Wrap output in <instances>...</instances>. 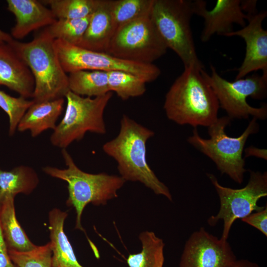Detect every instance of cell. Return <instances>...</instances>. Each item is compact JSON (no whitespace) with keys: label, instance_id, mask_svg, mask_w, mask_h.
<instances>
[{"label":"cell","instance_id":"6","mask_svg":"<svg viewBox=\"0 0 267 267\" xmlns=\"http://www.w3.org/2000/svg\"><path fill=\"white\" fill-rule=\"evenodd\" d=\"M193 15V0H154L150 16L167 48L178 55L184 67L203 68L191 28Z\"/></svg>","mask_w":267,"mask_h":267},{"label":"cell","instance_id":"11","mask_svg":"<svg viewBox=\"0 0 267 267\" xmlns=\"http://www.w3.org/2000/svg\"><path fill=\"white\" fill-rule=\"evenodd\" d=\"M54 45L61 63L67 73L80 70L108 72L121 71L133 74L149 83L156 80L160 69L153 64H145L118 58L107 53L88 50L54 39Z\"/></svg>","mask_w":267,"mask_h":267},{"label":"cell","instance_id":"34","mask_svg":"<svg viewBox=\"0 0 267 267\" xmlns=\"http://www.w3.org/2000/svg\"><path fill=\"white\" fill-rule=\"evenodd\" d=\"M227 267H260L257 263L248 260H235Z\"/></svg>","mask_w":267,"mask_h":267},{"label":"cell","instance_id":"1","mask_svg":"<svg viewBox=\"0 0 267 267\" xmlns=\"http://www.w3.org/2000/svg\"><path fill=\"white\" fill-rule=\"evenodd\" d=\"M154 135L150 129L126 115L120 121L119 134L102 146V150L117 163L121 176L126 181H138L172 201L169 188L156 176L146 160V142Z\"/></svg>","mask_w":267,"mask_h":267},{"label":"cell","instance_id":"15","mask_svg":"<svg viewBox=\"0 0 267 267\" xmlns=\"http://www.w3.org/2000/svg\"><path fill=\"white\" fill-rule=\"evenodd\" d=\"M0 86L27 99L32 97L35 81L27 64L7 43H0Z\"/></svg>","mask_w":267,"mask_h":267},{"label":"cell","instance_id":"22","mask_svg":"<svg viewBox=\"0 0 267 267\" xmlns=\"http://www.w3.org/2000/svg\"><path fill=\"white\" fill-rule=\"evenodd\" d=\"M138 238L141 250L128 256L126 262L129 267H163L165 244L163 240L150 231L141 232Z\"/></svg>","mask_w":267,"mask_h":267},{"label":"cell","instance_id":"23","mask_svg":"<svg viewBox=\"0 0 267 267\" xmlns=\"http://www.w3.org/2000/svg\"><path fill=\"white\" fill-rule=\"evenodd\" d=\"M69 74V89L75 94L91 97L101 96L110 91L106 72L80 70Z\"/></svg>","mask_w":267,"mask_h":267},{"label":"cell","instance_id":"2","mask_svg":"<svg viewBox=\"0 0 267 267\" xmlns=\"http://www.w3.org/2000/svg\"><path fill=\"white\" fill-rule=\"evenodd\" d=\"M203 68L184 67L165 96L167 118L180 125L209 127L218 118L220 105L212 88L202 76Z\"/></svg>","mask_w":267,"mask_h":267},{"label":"cell","instance_id":"8","mask_svg":"<svg viewBox=\"0 0 267 267\" xmlns=\"http://www.w3.org/2000/svg\"><path fill=\"white\" fill-rule=\"evenodd\" d=\"M211 74L204 69L201 73L214 91L220 107L223 109L227 116L232 119H247L250 116L257 120L267 117V105L254 107L247 102V98L263 99L267 95V71L262 75L256 74L247 77L229 82L222 78L215 67L211 65Z\"/></svg>","mask_w":267,"mask_h":267},{"label":"cell","instance_id":"13","mask_svg":"<svg viewBox=\"0 0 267 267\" xmlns=\"http://www.w3.org/2000/svg\"><path fill=\"white\" fill-rule=\"evenodd\" d=\"M240 2L241 0H217L214 7L208 10L205 1L193 0L194 14L204 20L200 36L202 42H208L215 34L225 36L233 31V24L246 26L248 17L242 11Z\"/></svg>","mask_w":267,"mask_h":267},{"label":"cell","instance_id":"3","mask_svg":"<svg viewBox=\"0 0 267 267\" xmlns=\"http://www.w3.org/2000/svg\"><path fill=\"white\" fill-rule=\"evenodd\" d=\"M47 28L29 42L8 43L29 68L35 81L34 102L64 98L68 91V75L63 70Z\"/></svg>","mask_w":267,"mask_h":267},{"label":"cell","instance_id":"33","mask_svg":"<svg viewBox=\"0 0 267 267\" xmlns=\"http://www.w3.org/2000/svg\"><path fill=\"white\" fill-rule=\"evenodd\" d=\"M245 157L244 158L249 156H253L265 160L267 159V150L265 149H260L251 146L244 149Z\"/></svg>","mask_w":267,"mask_h":267},{"label":"cell","instance_id":"9","mask_svg":"<svg viewBox=\"0 0 267 267\" xmlns=\"http://www.w3.org/2000/svg\"><path fill=\"white\" fill-rule=\"evenodd\" d=\"M167 49L149 15L118 28L105 53L125 60L153 64Z\"/></svg>","mask_w":267,"mask_h":267},{"label":"cell","instance_id":"32","mask_svg":"<svg viewBox=\"0 0 267 267\" xmlns=\"http://www.w3.org/2000/svg\"><path fill=\"white\" fill-rule=\"evenodd\" d=\"M257 1L255 0H241L240 5L242 11L246 12L248 20L258 12L256 9Z\"/></svg>","mask_w":267,"mask_h":267},{"label":"cell","instance_id":"16","mask_svg":"<svg viewBox=\"0 0 267 267\" xmlns=\"http://www.w3.org/2000/svg\"><path fill=\"white\" fill-rule=\"evenodd\" d=\"M7 9L15 17L16 23L10 35L15 40H21L31 32L56 20L50 9L37 0H7Z\"/></svg>","mask_w":267,"mask_h":267},{"label":"cell","instance_id":"10","mask_svg":"<svg viewBox=\"0 0 267 267\" xmlns=\"http://www.w3.org/2000/svg\"><path fill=\"white\" fill-rule=\"evenodd\" d=\"M207 176L214 185L220 201L218 214L208 220L209 225L214 226L220 220L223 222L221 238L227 240L230 228L236 220L244 218L253 212L263 209L258 202L267 196V173L251 171L246 185L234 189L221 185L216 177L211 174Z\"/></svg>","mask_w":267,"mask_h":267},{"label":"cell","instance_id":"12","mask_svg":"<svg viewBox=\"0 0 267 267\" xmlns=\"http://www.w3.org/2000/svg\"><path fill=\"white\" fill-rule=\"evenodd\" d=\"M235 260L227 240L218 238L201 227L186 241L179 267H227Z\"/></svg>","mask_w":267,"mask_h":267},{"label":"cell","instance_id":"27","mask_svg":"<svg viewBox=\"0 0 267 267\" xmlns=\"http://www.w3.org/2000/svg\"><path fill=\"white\" fill-rule=\"evenodd\" d=\"M90 16L80 19H56L46 28L54 39L78 45L89 25Z\"/></svg>","mask_w":267,"mask_h":267},{"label":"cell","instance_id":"26","mask_svg":"<svg viewBox=\"0 0 267 267\" xmlns=\"http://www.w3.org/2000/svg\"><path fill=\"white\" fill-rule=\"evenodd\" d=\"M56 19L83 18L92 14L99 0H44Z\"/></svg>","mask_w":267,"mask_h":267},{"label":"cell","instance_id":"20","mask_svg":"<svg viewBox=\"0 0 267 267\" xmlns=\"http://www.w3.org/2000/svg\"><path fill=\"white\" fill-rule=\"evenodd\" d=\"M14 198L7 196L0 204V222L2 234L8 250L29 251L37 245L31 242L16 219Z\"/></svg>","mask_w":267,"mask_h":267},{"label":"cell","instance_id":"29","mask_svg":"<svg viewBox=\"0 0 267 267\" xmlns=\"http://www.w3.org/2000/svg\"><path fill=\"white\" fill-rule=\"evenodd\" d=\"M34 103L33 100L13 97L0 89V108L8 117L9 136L14 134L22 117Z\"/></svg>","mask_w":267,"mask_h":267},{"label":"cell","instance_id":"28","mask_svg":"<svg viewBox=\"0 0 267 267\" xmlns=\"http://www.w3.org/2000/svg\"><path fill=\"white\" fill-rule=\"evenodd\" d=\"M8 251L10 259L18 267H51L52 250L49 242L29 251Z\"/></svg>","mask_w":267,"mask_h":267},{"label":"cell","instance_id":"17","mask_svg":"<svg viewBox=\"0 0 267 267\" xmlns=\"http://www.w3.org/2000/svg\"><path fill=\"white\" fill-rule=\"evenodd\" d=\"M111 0H99L77 46L90 50L106 52L115 31L111 15Z\"/></svg>","mask_w":267,"mask_h":267},{"label":"cell","instance_id":"21","mask_svg":"<svg viewBox=\"0 0 267 267\" xmlns=\"http://www.w3.org/2000/svg\"><path fill=\"white\" fill-rule=\"evenodd\" d=\"M39 183L38 174L30 166L19 165L9 171L0 168V205L7 196L30 194Z\"/></svg>","mask_w":267,"mask_h":267},{"label":"cell","instance_id":"4","mask_svg":"<svg viewBox=\"0 0 267 267\" xmlns=\"http://www.w3.org/2000/svg\"><path fill=\"white\" fill-rule=\"evenodd\" d=\"M61 154L66 168L47 166L44 167L43 171L46 175L67 183L68 197L66 204L75 210V229L85 232L81 220L87 205L89 203L95 206L106 205L109 200L118 197V191L126 181L117 175L84 172L76 165L66 149H61Z\"/></svg>","mask_w":267,"mask_h":267},{"label":"cell","instance_id":"25","mask_svg":"<svg viewBox=\"0 0 267 267\" xmlns=\"http://www.w3.org/2000/svg\"><path fill=\"white\" fill-rule=\"evenodd\" d=\"M107 73L110 91L123 100L140 96L146 91L145 81L133 74L121 71Z\"/></svg>","mask_w":267,"mask_h":267},{"label":"cell","instance_id":"5","mask_svg":"<svg viewBox=\"0 0 267 267\" xmlns=\"http://www.w3.org/2000/svg\"><path fill=\"white\" fill-rule=\"evenodd\" d=\"M230 120L227 116L218 118L208 127L209 139L201 137L196 128H194L187 141L210 158L222 174L227 175L235 182L241 184L246 172L242 156L244 146L249 136L258 132L259 126L257 119L253 117L240 136L231 137L225 132Z\"/></svg>","mask_w":267,"mask_h":267},{"label":"cell","instance_id":"35","mask_svg":"<svg viewBox=\"0 0 267 267\" xmlns=\"http://www.w3.org/2000/svg\"><path fill=\"white\" fill-rule=\"evenodd\" d=\"M13 40L10 34L0 29V43H9Z\"/></svg>","mask_w":267,"mask_h":267},{"label":"cell","instance_id":"31","mask_svg":"<svg viewBox=\"0 0 267 267\" xmlns=\"http://www.w3.org/2000/svg\"><path fill=\"white\" fill-rule=\"evenodd\" d=\"M0 267H18L10 259L2 234L0 222Z\"/></svg>","mask_w":267,"mask_h":267},{"label":"cell","instance_id":"30","mask_svg":"<svg viewBox=\"0 0 267 267\" xmlns=\"http://www.w3.org/2000/svg\"><path fill=\"white\" fill-rule=\"evenodd\" d=\"M242 221L254 227L267 236V206L259 211L253 212Z\"/></svg>","mask_w":267,"mask_h":267},{"label":"cell","instance_id":"19","mask_svg":"<svg viewBox=\"0 0 267 267\" xmlns=\"http://www.w3.org/2000/svg\"><path fill=\"white\" fill-rule=\"evenodd\" d=\"M64 101V98H60L34 102L22 117L17 130L20 132L29 131L33 137L47 130H54L63 111Z\"/></svg>","mask_w":267,"mask_h":267},{"label":"cell","instance_id":"7","mask_svg":"<svg viewBox=\"0 0 267 267\" xmlns=\"http://www.w3.org/2000/svg\"><path fill=\"white\" fill-rule=\"evenodd\" d=\"M112 96L111 91L92 98L68 91L65 96V114L50 137L51 144L66 149L74 141L81 140L88 132L105 134L104 112Z\"/></svg>","mask_w":267,"mask_h":267},{"label":"cell","instance_id":"24","mask_svg":"<svg viewBox=\"0 0 267 267\" xmlns=\"http://www.w3.org/2000/svg\"><path fill=\"white\" fill-rule=\"evenodd\" d=\"M153 1L154 0H111V12L115 31L133 20L149 15Z\"/></svg>","mask_w":267,"mask_h":267},{"label":"cell","instance_id":"14","mask_svg":"<svg viewBox=\"0 0 267 267\" xmlns=\"http://www.w3.org/2000/svg\"><path fill=\"white\" fill-rule=\"evenodd\" d=\"M267 16L265 10L257 13L249 19L248 24L242 29L225 35L240 37L246 44L245 57L237 69L235 80L243 78L254 71H267V30L262 26Z\"/></svg>","mask_w":267,"mask_h":267},{"label":"cell","instance_id":"18","mask_svg":"<svg viewBox=\"0 0 267 267\" xmlns=\"http://www.w3.org/2000/svg\"><path fill=\"white\" fill-rule=\"evenodd\" d=\"M66 212L53 208L48 213V229L52 250L51 267H84L78 261L64 230Z\"/></svg>","mask_w":267,"mask_h":267}]
</instances>
